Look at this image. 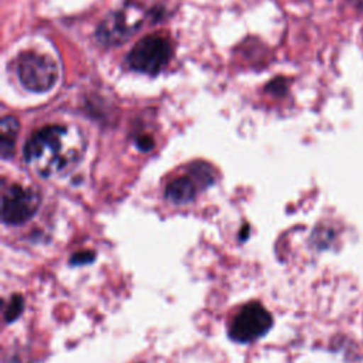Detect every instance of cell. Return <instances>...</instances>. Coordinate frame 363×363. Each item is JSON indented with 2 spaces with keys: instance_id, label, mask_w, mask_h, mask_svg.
<instances>
[{
  "instance_id": "cell-3",
  "label": "cell",
  "mask_w": 363,
  "mask_h": 363,
  "mask_svg": "<svg viewBox=\"0 0 363 363\" xmlns=\"http://www.w3.org/2000/svg\"><path fill=\"white\" fill-rule=\"evenodd\" d=\"M40 203L41 197L35 189L21 184L9 186L1 196V220L4 224H23L35 214Z\"/></svg>"
},
{
  "instance_id": "cell-7",
  "label": "cell",
  "mask_w": 363,
  "mask_h": 363,
  "mask_svg": "<svg viewBox=\"0 0 363 363\" xmlns=\"http://www.w3.org/2000/svg\"><path fill=\"white\" fill-rule=\"evenodd\" d=\"M213 180V170L206 163L194 164L189 173L174 177L167 184L164 194L170 201L176 204L190 203L197 196L199 190L207 184H211Z\"/></svg>"
},
{
  "instance_id": "cell-1",
  "label": "cell",
  "mask_w": 363,
  "mask_h": 363,
  "mask_svg": "<svg viewBox=\"0 0 363 363\" xmlns=\"http://www.w3.org/2000/svg\"><path fill=\"white\" fill-rule=\"evenodd\" d=\"M84 149L85 139L77 128L47 125L30 136L24 147V159L41 177H52L72 169Z\"/></svg>"
},
{
  "instance_id": "cell-6",
  "label": "cell",
  "mask_w": 363,
  "mask_h": 363,
  "mask_svg": "<svg viewBox=\"0 0 363 363\" xmlns=\"http://www.w3.org/2000/svg\"><path fill=\"white\" fill-rule=\"evenodd\" d=\"M143 10L138 4L126 7L109 14L98 28V38L105 44H119L128 40L142 24Z\"/></svg>"
},
{
  "instance_id": "cell-9",
  "label": "cell",
  "mask_w": 363,
  "mask_h": 363,
  "mask_svg": "<svg viewBox=\"0 0 363 363\" xmlns=\"http://www.w3.org/2000/svg\"><path fill=\"white\" fill-rule=\"evenodd\" d=\"M21 309H23V301H21V298L20 296H14L11 301H10V303H9V306L6 308V320H14L18 315H20V312H21Z\"/></svg>"
},
{
  "instance_id": "cell-8",
  "label": "cell",
  "mask_w": 363,
  "mask_h": 363,
  "mask_svg": "<svg viewBox=\"0 0 363 363\" xmlns=\"http://www.w3.org/2000/svg\"><path fill=\"white\" fill-rule=\"evenodd\" d=\"M18 121L14 116H4L0 123V153L3 159L13 155L17 135H18Z\"/></svg>"
},
{
  "instance_id": "cell-2",
  "label": "cell",
  "mask_w": 363,
  "mask_h": 363,
  "mask_svg": "<svg viewBox=\"0 0 363 363\" xmlns=\"http://www.w3.org/2000/svg\"><path fill=\"white\" fill-rule=\"evenodd\" d=\"M272 326L269 312L258 302H250L241 306L231 318L228 335L231 339L247 343L264 336Z\"/></svg>"
},
{
  "instance_id": "cell-5",
  "label": "cell",
  "mask_w": 363,
  "mask_h": 363,
  "mask_svg": "<svg viewBox=\"0 0 363 363\" xmlns=\"http://www.w3.org/2000/svg\"><path fill=\"white\" fill-rule=\"evenodd\" d=\"M170 58V44L160 35H149L142 38L129 52V65L145 74H157Z\"/></svg>"
},
{
  "instance_id": "cell-10",
  "label": "cell",
  "mask_w": 363,
  "mask_h": 363,
  "mask_svg": "<svg viewBox=\"0 0 363 363\" xmlns=\"http://www.w3.org/2000/svg\"><path fill=\"white\" fill-rule=\"evenodd\" d=\"M138 146L142 149V150H150L153 147V139L150 136H140L138 139Z\"/></svg>"
},
{
  "instance_id": "cell-4",
  "label": "cell",
  "mask_w": 363,
  "mask_h": 363,
  "mask_svg": "<svg viewBox=\"0 0 363 363\" xmlns=\"http://www.w3.org/2000/svg\"><path fill=\"white\" fill-rule=\"evenodd\" d=\"M17 74L27 89L44 92L55 84L58 69L54 60L48 55L24 52L18 60Z\"/></svg>"
}]
</instances>
